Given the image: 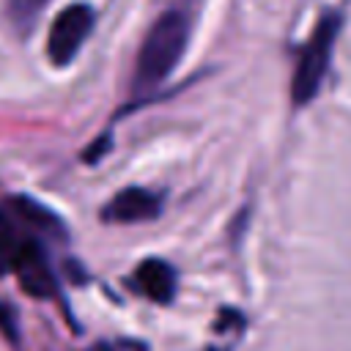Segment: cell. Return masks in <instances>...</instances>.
<instances>
[{
    "instance_id": "cell-1",
    "label": "cell",
    "mask_w": 351,
    "mask_h": 351,
    "mask_svg": "<svg viewBox=\"0 0 351 351\" xmlns=\"http://www.w3.org/2000/svg\"><path fill=\"white\" fill-rule=\"evenodd\" d=\"M189 41V25L186 16L181 11H167L162 14L145 33L140 52H137V63H134V90L145 93L154 90L156 85H162L173 69L178 66L184 49Z\"/></svg>"
},
{
    "instance_id": "cell-2",
    "label": "cell",
    "mask_w": 351,
    "mask_h": 351,
    "mask_svg": "<svg viewBox=\"0 0 351 351\" xmlns=\"http://www.w3.org/2000/svg\"><path fill=\"white\" fill-rule=\"evenodd\" d=\"M340 25H343V16L337 11L324 14L318 19L310 41L302 47L299 63H296L293 77H291V101L296 107L310 104L315 99V93L321 90L324 77H326L329 63H332V49H335Z\"/></svg>"
},
{
    "instance_id": "cell-3",
    "label": "cell",
    "mask_w": 351,
    "mask_h": 351,
    "mask_svg": "<svg viewBox=\"0 0 351 351\" xmlns=\"http://www.w3.org/2000/svg\"><path fill=\"white\" fill-rule=\"evenodd\" d=\"M96 14L88 3H71L66 5L49 25L47 33V55L55 66H69L77 52L82 49V44L88 41L90 30H93Z\"/></svg>"
},
{
    "instance_id": "cell-4",
    "label": "cell",
    "mask_w": 351,
    "mask_h": 351,
    "mask_svg": "<svg viewBox=\"0 0 351 351\" xmlns=\"http://www.w3.org/2000/svg\"><path fill=\"white\" fill-rule=\"evenodd\" d=\"M162 211V195L145 186H126L121 189L101 211L107 222L118 225H134V222H148L156 219Z\"/></svg>"
},
{
    "instance_id": "cell-5",
    "label": "cell",
    "mask_w": 351,
    "mask_h": 351,
    "mask_svg": "<svg viewBox=\"0 0 351 351\" xmlns=\"http://www.w3.org/2000/svg\"><path fill=\"white\" fill-rule=\"evenodd\" d=\"M11 266H14L19 282H22V288L27 293H33L38 299H47L52 293V274H49V266H47V261H44V255H41L36 241L22 239Z\"/></svg>"
},
{
    "instance_id": "cell-6",
    "label": "cell",
    "mask_w": 351,
    "mask_h": 351,
    "mask_svg": "<svg viewBox=\"0 0 351 351\" xmlns=\"http://www.w3.org/2000/svg\"><path fill=\"white\" fill-rule=\"evenodd\" d=\"M134 280H137V288L151 299V302H159V304H167L173 296H176V271L170 263L159 261V258H148L137 266L134 271Z\"/></svg>"
},
{
    "instance_id": "cell-7",
    "label": "cell",
    "mask_w": 351,
    "mask_h": 351,
    "mask_svg": "<svg viewBox=\"0 0 351 351\" xmlns=\"http://www.w3.org/2000/svg\"><path fill=\"white\" fill-rule=\"evenodd\" d=\"M14 214L22 219V222H27L33 230H38V233H47V236H52V239H66V225L60 222V217H55L47 206H41L38 200H33V197H14Z\"/></svg>"
},
{
    "instance_id": "cell-8",
    "label": "cell",
    "mask_w": 351,
    "mask_h": 351,
    "mask_svg": "<svg viewBox=\"0 0 351 351\" xmlns=\"http://www.w3.org/2000/svg\"><path fill=\"white\" fill-rule=\"evenodd\" d=\"M49 0H8V14L19 27H27L38 19V14L44 11Z\"/></svg>"
},
{
    "instance_id": "cell-9",
    "label": "cell",
    "mask_w": 351,
    "mask_h": 351,
    "mask_svg": "<svg viewBox=\"0 0 351 351\" xmlns=\"http://www.w3.org/2000/svg\"><path fill=\"white\" fill-rule=\"evenodd\" d=\"M19 244H22V239L14 233L11 222L5 217H0V258L11 263L14 255H16V250H19Z\"/></svg>"
},
{
    "instance_id": "cell-10",
    "label": "cell",
    "mask_w": 351,
    "mask_h": 351,
    "mask_svg": "<svg viewBox=\"0 0 351 351\" xmlns=\"http://www.w3.org/2000/svg\"><path fill=\"white\" fill-rule=\"evenodd\" d=\"M0 329L8 335V337H16V329H14V318H11V310L5 304H0Z\"/></svg>"
},
{
    "instance_id": "cell-11",
    "label": "cell",
    "mask_w": 351,
    "mask_h": 351,
    "mask_svg": "<svg viewBox=\"0 0 351 351\" xmlns=\"http://www.w3.org/2000/svg\"><path fill=\"white\" fill-rule=\"evenodd\" d=\"M101 351H115V348H110V346H104V348H101Z\"/></svg>"
}]
</instances>
